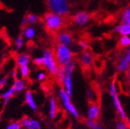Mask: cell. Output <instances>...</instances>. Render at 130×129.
<instances>
[{
  "label": "cell",
  "mask_w": 130,
  "mask_h": 129,
  "mask_svg": "<svg viewBox=\"0 0 130 129\" xmlns=\"http://www.w3.org/2000/svg\"><path fill=\"white\" fill-rule=\"evenodd\" d=\"M54 52L60 67H66L73 62V52L70 46L57 43Z\"/></svg>",
  "instance_id": "6da1fadb"
},
{
  "label": "cell",
  "mask_w": 130,
  "mask_h": 129,
  "mask_svg": "<svg viewBox=\"0 0 130 129\" xmlns=\"http://www.w3.org/2000/svg\"><path fill=\"white\" fill-rule=\"evenodd\" d=\"M43 20L46 29L52 33H56V32L60 31L64 23L63 16L54 13L51 11L45 13L43 17Z\"/></svg>",
  "instance_id": "7a4b0ae2"
},
{
  "label": "cell",
  "mask_w": 130,
  "mask_h": 129,
  "mask_svg": "<svg viewBox=\"0 0 130 129\" xmlns=\"http://www.w3.org/2000/svg\"><path fill=\"white\" fill-rule=\"evenodd\" d=\"M108 92L111 97V99L112 101L113 105L115 107V109L117 112V114L120 119L125 120L127 118L126 112L122 106V104L120 101L119 94V90H118V85L117 82L116 80H112L111 84H109L108 87Z\"/></svg>",
  "instance_id": "3957f363"
},
{
  "label": "cell",
  "mask_w": 130,
  "mask_h": 129,
  "mask_svg": "<svg viewBox=\"0 0 130 129\" xmlns=\"http://www.w3.org/2000/svg\"><path fill=\"white\" fill-rule=\"evenodd\" d=\"M42 56L43 57V67L45 68V70L51 76L56 77L60 66L56 60L54 50H52L50 48H46L43 51Z\"/></svg>",
  "instance_id": "277c9868"
},
{
  "label": "cell",
  "mask_w": 130,
  "mask_h": 129,
  "mask_svg": "<svg viewBox=\"0 0 130 129\" xmlns=\"http://www.w3.org/2000/svg\"><path fill=\"white\" fill-rule=\"evenodd\" d=\"M58 97L60 101V103L68 114L74 118H78L80 117V113L71 101V96H70L62 87L58 90Z\"/></svg>",
  "instance_id": "5b68a950"
},
{
  "label": "cell",
  "mask_w": 130,
  "mask_h": 129,
  "mask_svg": "<svg viewBox=\"0 0 130 129\" xmlns=\"http://www.w3.org/2000/svg\"><path fill=\"white\" fill-rule=\"evenodd\" d=\"M48 9L51 12L66 16L70 13L71 6L68 0H46Z\"/></svg>",
  "instance_id": "8992f818"
},
{
  "label": "cell",
  "mask_w": 130,
  "mask_h": 129,
  "mask_svg": "<svg viewBox=\"0 0 130 129\" xmlns=\"http://www.w3.org/2000/svg\"><path fill=\"white\" fill-rule=\"evenodd\" d=\"M65 70V77L62 83V88L70 96L74 93V83H73V73L76 69V65L74 62H71L66 67H63Z\"/></svg>",
  "instance_id": "52a82bcc"
},
{
  "label": "cell",
  "mask_w": 130,
  "mask_h": 129,
  "mask_svg": "<svg viewBox=\"0 0 130 129\" xmlns=\"http://www.w3.org/2000/svg\"><path fill=\"white\" fill-rule=\"evenodd\" d=\"M117 69L120 73H127L130 69V47H128L125 54L118 62Z\"/></svg>",
  "instance_id": "ba28073f"
},
{
  "label": "cell",
  "mask_w": 130,
  "mask_h": 129,
  "mask_svg": "<svg viewBox=\"0 0 130 129\" xmlns=\"http://www.w3.org/2000/svg\"><path fill=\"white\" fill-rule=\"evenodd\" d=\"M57 43L71 47L74 43V38L70 32L66 30H61L57 33Z\"/></svg>",
  "instance_id": "9c48e42d"
},
{
  "label": "cell",
  "mask_w": 130,
  "mask_h": 129,
  "mask_svg": "<svg viewBox=\"0 0 130 129\" xmlns=\"http://www.w3.org/2000/svg\"><path fill=\"white\" fill-rule=\"evenodd\" d=\"M90 15L86 11H79L74 16L73 21L78 26H85L90 21Z\"/></svg>",
  "instance_id": "30bf717a"
},
{
  "label": "cell",
  "mask_w": 130,
  "mask_h": 129,
  "mask_svg": "<svg viewBox=\"0 0 130 129\" xmlns=\"http://www.w3.org/2000/svg\"><path fill=\"white\" fill-rule=\"evenodd\" d=\"M101 115V107L97 102L90 103V105L88 107L86 117L87 119L97 121Z\"/></svg>",
  "instance_id": "8fae6325"
},
{
  "label": "cell",
  "mask_w": 130,
  "mask_h": 129,
  "mask_svg": "<svg viewBox=\"0 0 130 129\" xmlns=\"http://www.w3.org/2000/svg\"><path fill=\"white\" fill-rule=\"evenodd\" d=\"M80 65L84 68L91 67L94 63L93 53L88 50H83L80 53Z\"/></svg>",
  "instance_id": "7c38bea8"
},
{
  "label": "cell",
  "mask_w": 130,
  "mask_h": 129,
  "mask_svg": "<svg viewBox=\"0 0 130 129\" xmlns=\"http://www.w3.org/2000/svg\"><path fill=\"white\" fill-rule=\"evenodd\" d=\"M20 123L23 129H41V123L40 121L30 117L22 118Z\"/></svg>",
  "instance_id": "4fadbf2b"
},
{
  "label": "cell",
  "mask_w": 130,
  "mask_h": 129,
  "mask_svg": "<svg viewBox=\"0 0 130 129\" xmlns=\"http://www.w3.org/2000/svg\"><path fill=\"white\" fill-rule=\"evenodd\" d=\"M24 100H25L26 104L28 105V107L32 110H37V104L35 101L34 93H32L30 90H28L25 92Z\"/></svg>",
  "instance_id": "5bb4252c"
},
{
  "label": "cell",
  "mask_w": 130,
  "mask_h": 129,
  "mask_svg": "<svg viewBox=\"0 0 130 129\" xmlns=\"http://www.w3.org/2000/svg\"><path fill=\"white\" fill-rule=\"evenodd\" d=\"M12 87L15 90V93H21L26 90L27 87V82L26 79L17 77L15 79H13V83Z\"/></svg>",
  "instance_id": "9a60e30c"
},
{
  "label": "cell",
  "mask_w": 130,
  "mask_h": 129,
  "mask_svg": "<svg viewBox=\"0 0 130 129\" xmlns=\"http://www.w3.org/2000/svg\"><path fill=\"white\" fill-rule=\"evenodd\" d=\"M58 112V106H57V101L55 98L51 97L49 99V103H48V113L49 116L51 118L54 119L57 117Z\"/></svg>",
  "instance_id": "2e32d148"
},
{
  "label": "cell",
  "mask_w": 130,
  "mask_h": 129,
  "mask_svg": "<svg viewBox=\"0 0 130 129\" xmlns=\"http://www.w3.org/2000/svg\"><path fill=\"white\" fill-rule=\"evenodd\" d=\"M114 32L120 36H130V25L122 22V23L115 27Z\"/></svg>",
  "instance_id": "e0dca14e"
},
{
  "label": "cell",
  "mask_w": 130,
  "mask_h": 129,
  "mask_svg": "<svg viewBox=\"0 0 130 129\" xmlns=\"http://www.w3.org/2000/svg\"><path fill=\"white\" fill-rule=\"evenodd\" d=\"M15 91L12 87H9L8 89H6L1 94V95H0V98L2 99L4 106H6L9 104V102L10 101L11 98L15 95Z\"/></svg>",
  "instance_id": "ac0fdd59"
},
{
  "label": "cell",
  "mask_w": 130,
  "mask_h": 129,
  "mask_svg": "<svg viewBox=\"0 0 130 129\" xmlns=\"http://www.w3.org/2000/svg\"><path fill=\"white\" fill-rule=\"evenodd\" d=\"M30 61H31L30 56L25 53H20L19 55L16 56V58H15V63H16V65L18 66V67L29 65Z\"/></svg>",
  "instance_id": "d6986e66"
},
{
  "label": "cell",
  "mask_w": 130,
  "mask_h": 129,
  "mask_svg": "<svg viewBox=\"0 0 130 129\" xmlns=\"http://www.w3.org/2000/svg\"><path fill=\"white\" fill-rule=\"evenodd\" d=\"M36 29L32 26H26L23 29V36L28 40H30L32 39H34L36 36Z\"/></svg>",
  "instance_id": "ffe728a7"
},
{
  "label": "cell",
  "mask_w": 130,
  "mask_h": 129,
  "mask_svg": "<svg viewBox=\"0 0 130 129\" xmlns=\"http://www.w3.org/2000/svg\"><path fill=\"white\" fill-rule=\"evenodd\" d=\"M118 45L122 49H128L130 47V36H121Z\"/></svg>",
  "instance_id": "44dd1931"
},
{
  "label": "cell",
  "mask_w": 130,
  "mask_h": 129,
  "mask_svg": "<svg viewBox=\"0 0 130 129\" xmlns=\"http://www.w3.org/2000/svg\"><path fill=\"white\" fill-rule=\"evenodd\" d=\"M86 95L87 98L89 101L90 103H94L97 102V98H98V94L95 90L92 87H88L86 91Z\"/></svg>",
  "instance_id": "7402d4cb"
},
{
  "label": "cell",
  "mask_w": 130,
  "mask_h": 129,
  "mask_svg": "<svg viewBox=\"0 0 130 129\" xmlns=\"http://www.w3.org/2000/svg\"><path fill=\"white\" fill-rule=\"evenodd\" d=\"M19 72H20V75L21 78L27 79L30 74V69H29V65L20 67H19Z\"/></svg>",
  "instance_id": "603a6c76"
},
{
  "label": "cell",
  "mask_w": 130,
  "mask_h": 129,
  "mask_svg": "<svg viewBox=\"0 0 130 129\" xmlns=\"http://www.w3.org/2000/svg\"><path fill=\"white\" fill-rule=\"evenodd\" d=\"M115 129H130V124L123 119H119L116 122Z\"/></svg>",
  "instance_id": "cb8c5ba5"
},
{
  "label": "cell",
  "mask_w": 130,
  "mask_h": 129,
  "mask_svg": "<svg viewBox=\"0 0 130 129\" xmlns=\"http://www.w3.org/2000/svg\"><path fill=\"white\" fill-rule=\"evenodd\" d=\"M14 46L17 51L21 50L24 46V37L23 36H18L15 40Z\"/></svg>",
  "instance_id": "d4e9b609"
},
{
  "label": "cell",
  "mask_w": 130,
  "mask_h": 129,
  "mask_svg": "<svg viewBox=\"0 0 130 129\" xmlns=\"http://www.w3.org/2000/svg\"><path fill=\"white\" fill-rule=\"evenodd\" d=\"M85 124L89 129H104V127L102 126H101L97 122V121H94V120L87 119Z\"/></svg>",
  "instance_id": "484cf974"
},
{
  "label": "cell",
  "mask_w": 130,
  "mask_h": 129,
  "mask_svg": "<svg viewBox=\"0 0 130 129\" xmlns=\"http://www.w3.org/2000/svg\"><path fill=\"white\" fill-rule=\"evenodd\" d=\"M26 19H27L28 25H29V26L35 25L39 21V17L37 16V15H35L34 13H29V14H28L26 15Z\"/></svg>",
  "instance_id": "4316f807"
},
{
  "label": "cell",
  "mask_w": 130,
  "mask_h": 129,
  "mask_svg": "<svg viewBox=\"0 0 130 129\" xmlns=\"http://www.w3.org/2000/svg\"><path fill=\"white\" fill-rule=\"evenodd\" d=\"M64 77H65V70H64V67H60L58 71H57V73L56 75V79H57V83H59L60 84H62L63 83V80L64 79Z\"/></svg>",
  "instance_id": "83f0119b"
},
{
  "label": "cell",
  "mask_w": 130,
  "mask_h": 129,
  "mask_svg": "<svg viewBox=\"0 0 130 129\" xmlns=\"http://www.w3.org/2000/svg\"><path fill=\"white\" fill-rule=\"evenodd\" d=\"M9 80H10L9 75H6L0 79V95L2 94V90H3V88L8 84Z\"/></svg>",
  "instance_id": "f1b7e54d"
},
{
  "label": "cell",
  "mask_w": 130,
  "mask_h": 129,
  "mask_svg": "<svg viewBox=\"0 0 130 129\" xmlns=\"http://www.w3.org/2000/svg\"><path fill=\"white\" fill-rule=\"evenodd\" d=\"M32 63H34L36 67H43L44 62H43V56L36 57L34 60H32Z\"/></svg>",
  "instance_id": "f546056e"
},
{
  "label": "cell",
  "mask_w": 130,
  "mask_h": 129,
  "mask_svg": "<svg viewBox=\"0 0 130 129\" xmlns=\"http://www.w3.org/2000/svg\"><path fill=\"white\" fill-rule=\"evenodd\" d=\"M6 129H23L20 121H12L6 126Z\"/></svg>",
  "instance_id": "4dcf8cb0"
},
{
  "label": "cell",
  "mask_w": 130,
  "mask_h": 129,
  "mask_svg": "<svg viewBox=\"0 0 130 129\" xmlns=\"http://www.w3.org/2000/svg\"><path fill=\"white\" fill-rule=\"evenodd\" d=\"M129 18H130V7H128L123 10V12L121 15V20H122V23H125Z\"/></svg>",
  "instance_id": "1f68e13d"
},
{
  "label": "cell",
  "mask_w": 130,
  "mask_h": 129,
  "mask_svg": "<svg viewBox=\"0 0 130 129\" xmlns=\"http://www.w3.org/2000/svg\"><path fill=\"white\" fill-rule=\"evenodd\" d=\"M78 46L80 47V49L82 51L83 50H88V48H89V44L87 42V40H80L78 42Z\"/></svg>",
  "instance_id": "d6a6232c"
},
{
  "label": "cell",
  "mask_w": 130,
  "mask_h": 129,
  "mask_svg": "<svg viewBox=\"0 0 130 129\" xmlns=\"http://www.w3.org/2000/svg\"><path fill=\"white\" fill-rule=\"evenodd\" d=\"M46 73L44 71H40L37 75V80H38V81L42 82V81H43V80H46Z\"/></svg>",
  "instance_id": "836d02e7"
},
{
  "label": "cell",
  "mask_w": 130,
  "mask_h": 129,
  "mask_svg": "<svg viewBox=\"0 0 130 129\" xmlns=\"http://www.w3.org/2000/svg\"><path fill=\"white\" fill-rule=\"evenodd\" d=\"M19 74H20V72H19V69H13L12 70V73H11V77L13 78V79H15V78H17L19 77Z\"/></svg>",
  "instance_id": "e575fe53"
},
{
  "label": "cell",
  "mask_w": 130,
  "mask_h": 129,
  "mask_svg": "<svg viewBox=\"0 0 130 129\" xmlns=\"http://www.w3.org/2000/svg\"><path fill=\"white\" fill-rule=\"evenodd\" d=\"M20 25H21V26H23V27H26V26H27L28 23H27L26 15V16H23V17L22 18V20H21V21H20Z\"/></svg>",
  "instance_id": "d590c367"
},
{
  "label": "cell",
  "mask_w": 130,
  "mask_h": 129,
  "mask_svg": "<svg viewBox=\"0 0 130 129\" xmlns=\"http://www.w3.org/2000/svg\"><path fill=\"white\" fill-rule=\"evenodd\" d=\"M126 79H127V84H128V87L129 92H130V69L126 73Z\"/></svg>",
  "instance_id": "8d00e7d4"
},
{
  "label": "cell",
  "mask_w": 130,
  "mask_h": 129,
  "mask_svg": "<svg viewBox=\"0 0 130 129\" xmlns=\"http://www.w3.org/2000/svg\"><path fill=\"white\" fill-rule=\"evenodd\" d=\"M125 23H128V24H129V25H130V18H129V19H128V20H126V22H125Z\"/></svg>",
  "instance_id": "74e56055"
},
{
  "label": "cell",
  "mask_w": 130,
  "mask_h": 129,
  "mask_svg": "<svg viewBox=\"0 0 130 129\" xmlns=\"http://www.w3.org/2000/svg\"><path fill=\"white\" fill-rule=\"evenodd\" d=\"M68 2H70V1H72V0H68Z\"/></svg>",
  "instance_id": "f35d334b"
},
{
  "label": "cell",
  "mask_w": 130,
  "mask_h": 129,
  "mask_svg": "<svg viewBox=\"0 0 130 129\" xmlns=\"http://www.w3.org/2000/svg\"><path fill=\"white\" fill-rule=\"evenodd\" d=\"M128 123H129V124H130V121H128Z\"/></svg>",
  "instance_id": "ab89813d"
}]
</instances>
